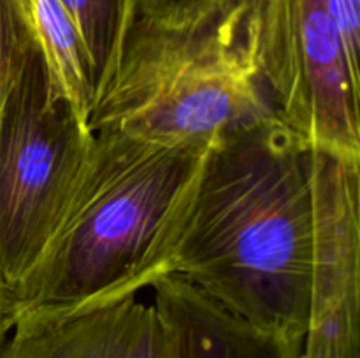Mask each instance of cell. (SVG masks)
Returning <instances> with one entry per match:
<instances>
[{
    "instance_id": "11",
    "label": "cell",
    "mask_w": 360,
    "mask_h": 358,
    "mask_svg": "<svg viewBox=\"0 0 360 358\" xmlns=\"http://www.w3.org/2000/svg\"><path fill=\"white\" fill-rule=\"evenodd\" d=\"M34 41L23 0H0V111Z\"/></svg>"
},
{
    "instance_id": "4",
    "label": "cell",
    "mask_w": 360,
    "mask_h": 358,
    "mask_svg": "<svg viewBox=\"0 0 360 358\" xmlns=\"http://www.w3.org/2000/svg\"><path fill=\"white\" fill-rule=\"evenodd\" d=\"M32 42L0 111V284L14 291L48 244L91 142Z\"/></svg>"
},
{
    "instance_id": "6",
    "label": "cell",
    "mask_w": 360,
    "mask_h": 358,
    "mask_svg": "<svg viewBox=\"0 0 360 358\" xmlns=\"http://www.w3.org/2000/svg\"><path fill=\"white\" fill-rule=\"evenodd\" d=\"M313 258L299 358H360V160L311 150Z\"/></svg>"
},
{
    "instance_id": "10",
    "label": "cell",
    "mask_w": 360,
    "mask_h": 358,
    "mask_svg": "<svg viewBox=\"0 0 360 358\" xmlns=\"http://www.w3.org/2000/svg\"><path fill=\"white\" fill-rule=\"evenodd\" d=\"M58 4L79 32L98 100L115 76L123 46L136 21L134 0H58Z\"/></svg>"
},
{
    "instance_id": "3",
    "label": "cell",
    "mask_w": 360,
    "mask_h": 358,
    "mask_svg": "<svg viewBox=\"0 0 360 358\" xmlns=\"http://www.w3.org/2000/svg\"><path fill=\"white\" fill-rule=\"evenodd\" d=\"M273 118L253 49L250 0H231L188 27L134 21L88 128L207 150Z\"/></svg>"
},
{
    "instance_id": "2",
    "label": "cell",
    "mask_w": 360,
    "mask_h": 358,
    "mask_svg": "<svg viewBox=\"0 0 360 358\" xmlns=\"http://www.w3.org/2000/svg\"><path fill=\"white\" fill-rule=\"evenodd\" d=\"M91 135L48 244L13 291L18 314L108 304L165 276L210 147Z\"/></svg>"
},
{
    "instance_id": "7",
    "label": "cell",
    "mask_w": 360,
    "mask_h": 358,
    "mask_svg": "<svg viewBox=\"0 0 360 358\" xmlns=\"http://www.w3.org/2000/svg\"><path fill=\"white\" fill-rule=\"evenodd\" d=\"M0 358H167L153 304L137 295L74 311L18 314Z\"/></svg>"
},
{
    "instance_id": "1",
    "label": "cell",
    "mask_w": 360,
    "mask_h": 358,
    "mask_svg": "<svg viewBox=\"0 0 360 358\" xmlns=\"http://www.w3.org/2000/svg\"><path fill=\"white\" fill-rule=\"evenodd\" d=\"M313 258L311 150L280 118L206 151L165 265L259 329L304 337Z\"/></svg>"
},
{
    "instance_id": "14",
    "label": "cell",
    "mask_w": 360,
    "mask_h": 358,
    "mask_svg": "<svg viewBox=\"0 0 360 358\" xmlns=\"http://www.w3.org/2000/svg\"><path fill=\"white\" fill-rule=\"evenodd\" d=\"M16 298H14L13 291L0 284V347L9 337L14 321H16Z\"/></svg>"
},
{
    "instance_id": "5",
    "label": "cell",
    "mask_w": 360,
    "mask_h": 358,
    "mask_svg": "<svg viewBox=\"0 0 360 358\" xmlns=\"http://www.w3.org/2000/svg\"><path fill=\"white\" fill-rule=\"evenodd\" d=\"M250 28L278 118L309 150L360 160V81L327 0H250Z\"/></svg>"
},
{
    "instance_id": "13",
    "label": "cell",
    "mask_w": 360,
    "mask_h": 358,
    "mask_svg": "<svg viewBox=\"0 0 360 358\" xmlns=\"http://www.w3.org/2000/svg\"><path fill=\"white\" fill-rule=\"evenodd\" d=\"M333 20L343 39L345 51L354 76L360 81V0H327Z\"/></svg>"
},
{
    "instance_id": "8",
    "label": "cell",
    "mask_w": 360,
    "mask_h": 358,
    "mask_svg": "<svg viewBox=\"0 0 360 358\" xmlns=\"http://www.w3.org/2000/svg\"><path fill=\"white\" fill-rule=\"evenodd\" d=\"M167 358H299L301 337L259 329L183 277L151 284Z\"/></svg>"
},
{
    "instance_id": "12",
    "label": "cell",
    "mask_w": 360,
    "mask_h": 358,
    "mask_svg": "<svg viewBox=\"0 0 360 358\" xmlns=\"http://www.w3.org/2000/svg\"><path fill=\"white\" fill-rule=\"evenodd\" d=\"M231 0H134L136 20L181 28L199 23L227 6Z\"/></svg>"
},
{
    "instance_id": "9",
    "label": "cell",
    "mask_w": 360,
    "mask_h": 358,
    "mask_svg": "<svg viewBox=\"0 0 360 358\" xmlns=\"http://www.w3.org/2000/svg\"><path fill=\"white\" fill-rule=\"evenodd\" d=\"M23 2L32 34L41 49L49 76L70 109L88 126L97 95L90 60L79 32L58 0Z\"/></svg>"
}]
</instances>
